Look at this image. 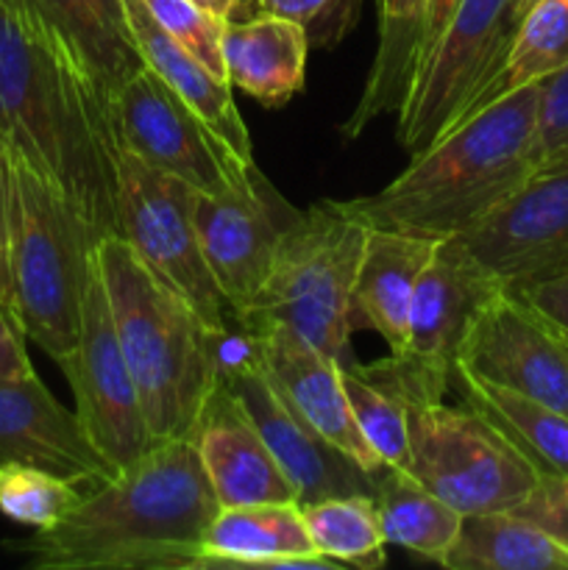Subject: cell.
<instances>
[{
	"mask_svg": "<svg viewBox=\"0 0 568 570\" xmlns=\"http://www.w3.org/2000/svg\"><path fill=\"white\" fill-rule=\"evenodd\" d=\"M0 139L70 200L95 243L120 237L115 100L61 48L33 0H0Z\"/></svg>",
	"mask_w": 568,
	"mask_h": 570,
	"instance_id": "cell-1",
	"label": "cell"
},
{
	"mask_svg": "<svg viewBox=\"0 0 568 570\" xmlns=\"http://www.w3.org/2000/svg\"><path fill=\"white\" fill-rule=\"evenodd\" d=\"M215 490L193 440L154 443L53 529L9 543L37 570H204Z\"/></svg>",
	"mask_w": 568,
	"mask_h": 570,
	"instance_id": "cell-2",
	"label": "cell"
},
{
	"mask_svg": "<svg viewBox=\"0 0 568 570\" xmlns=\"http://www.w3.org/2000/svg\"><path fill=\"white\" fill-rule=\"evenodd\" d=\"M540 81L484 109L410 156L388 187L343 200L371 228L449 239L482 220L538 170Z\"/></svg>",
	"mask_w": 568,
	"mask_h": 570,
	"instance_id": "cell-3",
	"label": "cell"
},
{
	"mask_svg": "<svg viewBox=\"0 0 568 570\" xmlns=\"http://www.w3.org/2000/svg\"><path fill=\"white\" fill-rule=\"evenodd\" d=\"M95 256L150 438L193 440L221 384V343L228 328H212L117 234L98 239Z\"/></svg>",
	"mask_w": 568,
	"mask_h": 570,
	"instance_id": "cell-4",
	"label": "cell"
},
{
	"mask_svg": "<svg viewBox=\"0 0 568 570\" xmlns=\"http://www.w3.org/2000/svg\"><path fill=\"white\" fill-rule=\"evenodd\" d=\"M365 237L368 226L343 200L312 204L282 237L271 273L237 326H287L343 367L356 365L351 289Z\"/></svg>",
	"mask_w": 568,
	"mask_h": 570,
	"instance_id": "cell-5",
	"label": "cell"
},
{
	"mask_svg": "<svg viewBox=\"0 0 568 570\" xmlns=\"http://www.w3.org/2000/svg\"><path fill=\"white\" fill-rule=\"evenodd\" d=\"M92 250L95 237L70 200L11 154V276L17 317L26 337L56 365L76 351Z\"/></svg>",
	"mask_w": 568,
	"mask_h": 570,
	"instance_id": "cell-6",
	"label": "cell"
},
{
	"mask_svg": "<svg viewBox=\"0 0 568 570\" xmlns=\"http://www.w3.org/2000/svg\"><path fill=\"white\" fill-rule=\"evenodd\" d=\"M518 31L510 0H460L401 100L399 142L421 154L488 104Z\"/></svg>",
	"mask_w": 568,
	"mask_h": 570,
	"instance_id": "cell-7",
	"label": "cell"
},
{
	"mask_svg": "<svg viewBox=\"0 0 568 570\" xmlns=\"http://www.w3.org/2000/svg\"><path fill=\"white\" fill-rule=\"evenodd\" d=\"M410 421V473L460 515L516 512L540 484L538 471L468 410L443 401L404 399Z\"/></svg>",
	"mask_w": 568,
	"mask_h": 570,
	"instance_id": "cell-8",
	"label": "cell"
},
{
	"mask_svg": "<svg viewBox=\"0 0 568 570\" xmlns=\"http://www.w3.org/2000/svg\"><path fill=\"white\" fill-rule=\"evenodd\" d=\"M198 189L148 165L131 150H117L115 209L120 237L150 273L176 289L212 328L237 326L200 250L193 200Z\"/></svg>",
	"mask_w": 568,
	"mask_h": 570,
	"instance_id": "cell-9",
	"label": "cell"
},
{
	"mask_svg": "<svg viewBox=\"0 0 568 570\" xmlns=\"http://www.w3.org/2000/svg\"><path fill=\"white\" fill-rule=\"evenodd\" d=\"M496 293L499 287L488 276L451 248L449 239H440L412 293L404 348L362 365V371L393 387L401 399L443 401L451 393L462 340L484 301Z\"/></svg>",
	"mask_w": 568,
	"mask_h": 570,
	"instance_id": "cell-10",
	"label": "cell"
},
{
	"mask_svg": "<svg viewBox=\"0 0 568 570\" xmlns=\"http://www.w3.org/2000/svg\"><path fill=\"white\" fill-rule=\"evenodd\" d=\"M221 382L232 390L282 471L295 484L298 507L315 504V501L332 499V495H373L376 479L382 473L376 476V473L365 471L360 462L326 443L301 417V412L290 404L287 395L259 365L254 337L248 332H243L239 326L228 328L221 343Z\"/></svg>",
	"mask_w": 568,
	"mask_h": 570,
	"instance_id": "cell-11",
	"label": "cell"
},
{
	"mask_svg": "<svg viewBox=\"0 0 568 570\" xmlns=\"http://www.w3.org/2000/svg\"><path fill=\"white\" fill-rule=\"evenodd\" d=\"M59 367L70 382L76 417L89 443L115 465L117 473L131 468L156 440L150 438L137 384L117 340L115 317L95 250L84 284L81 332H78L76 351Z\"/></svg>",
	"mask_w": 568,
	"mask_h": 570,
	"instance_id": "cell-12",
	"label": "cell"
},
{
	"mask_svg": "<svg viewBox=\"0 0 568 570\" xmlns=\"http://www.w3.org/2000/svg\"><path fill=\"white\" fill-rule=\"evenodd\" d=\"M115 109L123 148L198 193H228L248 181L256 167V161H245L148 65L123 83Z\"/></svg>",
	"mask_w": 568,
	"mask_h": 570,
	"instance_id": "cell-13",
	"label": "cell"
},
{
	"mask_svg": "<svg viewBox=\"0 0 568 570\" xmlns=\"http://www.w3.org/2000/svg\"><path fill=\"white\" fill-rule=\"evenodd\" d=\"M499 289L529 287L568 267V165L535 170L466 232L449 237Z\"/></svg>",
	"mask_w": 568,
	"mask_h": 570,
	"instance_id": "cell-14",
	"label": "cell"
},
{
	"mask_svg": "<svg viewBox=\"0 0 568 570\" xmlns=\"http://www.w3.org/2000/svg\"><path fill=\"white\" fill-rule=\"evenodd\" d=\"M301 212L259 167L251 170L248 181L228 193H195L193 217L200 250L232 306L234 323L254 306L278 243Z\"/></svg>",
	"mask_w": 568,
	"mask_h": 570,
	"instance_id": "cell-15",
	"label": "cell"
},
{
	"mask_svg": "<svg viewBox=\"0 0 568 570\" xmlns=\"http://www.w3.org/2000/svg\"><path fill=\"white\" fill-rule=\"evenodd\" d=\"M457 367L568 415V360L560 340L510 289L490 295L477 312Z\"/></svg>",
	"mask_w": 568,
	"mask_h": 570,
	"instance_id": "cell-16",
	"label": "cell"
},
{
	"mask_svg": "<svg viewBox=\"0 0 568 570\" xmlns=\"http://www.w3.org/2000/svg\"><path fill=\"white\" fill-rule=\"evenodd\" d=\"M9 462L45 468L84 490L117 476L84 434L76 410L61 406L39 376L0 379V465Z\"/></svg>",
	"mask_w": 568,
	"mask_h": 570,
	"instance_id": "cell-17",
	"label": "cell"
},
{
	"mask_svg": "<svg viewBox=\"0 0 568 570\" xmlns=\"http://www.w3.org/2000/svg\"><path fill=\"white\" fill-rule=\"evenodd\" d=\"M248 334L254 337L256 360L265 367L267 376L278 384L290 404L326 443H332L334 449L349 454L376 476L388 471L356 426L349 395H345L343 365L337 360L323 354L287 326H262Z\"/></svg>",
	"mask_w": 568,
	"mask_h": 570,
	"instance_id": "cell-18",
	"label": "cell"
},
{
	"mask_svg": "<svg viewBox=\"0 0 568 570\" xmlns=\"http://www.w3.org/2000/svg\"><path fill=\"white\" fill-rule=\"evenodd\" d=\"M200 465L221 507L298 504V490L226 384H217L193 432Z\"/></svg>",
	"mask_w": 568,
	"mask_h": 570,
	"instance_id": "cell-19",
	"label": "cell"
},
{
	"mask_svg": "<svg viewBox=\"0 0 568 570\" xmlns=\"http://www.w3.org/2000/svg\"><path fill=\"white\" fill-rule=\"evenodd\" d=\"M440 239L421 234L368 226L351 289V323L371 328L388 343L390 354H399L407 340V315L418 276L438 250Z\"/></svg>",
	"mask_w": 568,
	"mask_h": 570,
	"instance_id": "cell-20",
	"label": "cell"
},
{
	"mask_svg": "<svg viewBox=\"0 0 568 570\" xmlns=\"http://www.w3.org/2000/svg\"><path fill=\"white\" fill-rule=\"evenodd\" d=\"M334 566L315 549L304 512L293 501L221 507L206 529L204 570Z\"/></svg>",
	"mask_w": 568,
	"mask_h": 570,
	"instance_id": "cell-21",
	"label": "cell"
},
{
	"mask_svg": "<svg viewBox=\"0 0 568 570\" xmlns=\"http://www.w3.org/2000/svg\"><path fill=\"white\" fill-rule=\"evenodd\" d=\"M223 67L232 89L265 106H284L304 89L310 39L295 20L265 11L223 28Z\"/></svg>",
	"mask_w": 568,
	"mask_h": 570,
	"instance_id": "cell-22",
	"label": "cell"
},
{
	"mask_svg": "<svg viewBox=\"0 0 568 570\" xmlns=\"http://www.w3.org/2000/svg\"><path fill=\"white\" fill-rule=\"evenodd\" d=\"M42 20L109 100L145 65L123 0H33Z\"/></svg>",
	"mask_w": 568,
	"mask_h": 570,
	"instance_id": "cell-23",
	"label": "cell"
},
{
	"mask_svg": "<svg viewBox=\"0 0 568 570\" xmlns=\"http://www.w3.org/2000/svg\"><path fill=\"white\" fill-rule=\"evenodd\" d=\"M126 3L128 26L145 65L161 78L170 89L182 95L184 104L193 106L245 161H254V145L245 128L243 115L234 104L232 83L212 76L198 59L187 53L165 28L159 26L145 0H123Z\"/></svg>",
	"mask_w": 568,
	"mask_h": 570,
	"instance_id": "cell-24",
	"label": "cell"
},
{
	"mask_svg": "<svg viewBox=\"0 0 568 570\" xmlns=\"http://www.w3.org/2000/svg\"><path fill=\"white\" fill-rule=\"evenodd\" d=\"M451 390L460 404L488 421L540 479H568V415L516 390L499 387L454 367Z\"/></svg>",
	"mask_w": 568,
	"mask_h": 570,
	"instance_id": "cell-25",
	"label": "cell"
},
{
	"mask_svg": "<svg viewBox=\"0 0 568 570\" xmlns=\"http://www.w3.org/2000/svg\"><path fill=\"white\" fill-rule=\"evenodd\" d=\"M379 42L360 104L343 122V137L360 139L379 117L395 115L418 67L429 0H376Z\"/></svg>",
	"mask_w": 568,
	"mask_h": 570,
	"instance_id": "cell-26",
	"label": "cell"
},
{
	"mask_svg": "<svg viewBox=\"0 0 568 570\" xmlns=\"http://www.w3.org/2000/svg\"><path fill=\"white\" fill-rule=\"evenodd\" d=\"M449 570H568V549L518 512L462 515Z\"/></svg>",
	"mask_w": 568,
	"mask_h": 570,
	"instance_id": "cell-27",
	"label": "cell"
},
{
	"mask_svg": "<svg viewBox=\"0 0 568 570\" xmlns=\"http://www.w3.org/2000/svg\"><path fill=\"white\" fill-rule=\"evenodd\" d=\"M379 527L388 546L429 562H443L460 534L462 515L401 471H384L373 488Z\"/></svg>",
	"mask_w": 568,
	"mask_h": 570,
	"instance_id": "cell-28",
	"label": "cell"
},
{
	"mask_svg": "<svg viewBox=\"0 0 568 570\" xmlns=\"http://www.w3.org/2000/svg\"><path fill=\"white\" fill-rule=\"evenodd\" d=\"M301 512L315 549L337 566L379 570L388 562V540L368 493L332 495L301 507Z\"/></svg>",
	"mask_w": 568,
	"mask_h": 570,
	"instance_id": "cell-29",
	"label": "cell"
},
{
	"mask_svg": "<svg viewBox=\"0 0 568 570\" xmlns=\"http://www.w3.org/2000/svg\"><path fill=\"white\" fill-rule=\"evenodd\" d=\"M562 65H568V0H538L518 22L505 67L488 92V104L512 89L543 81Z\"/></svg>",
	"mask_w": 568,
	"mask_h": 570,
	"instance_id": "cell-30",
	"label": "cell"
},
{
	"mask_svg": "<svg viewBox=\"0 0 568 570\" xmlns=\"http://www.w3.org/2000/svg\"><path fill=\"white\" fill-rule=\"evenodd\" d=\"M345 395L362 438L390 471L410 473V421L407 404L393 387L362 371V365L343 367Z\"/></svg>",
	"mask_w": 568,
	"mask_h": 570,
	"instance_id": "cell-31",
	"label": "cell"
},
{
	"mask_svg": "<svg viewBox=\"0 0 568 570\" xmlns=\"http://www.w3.org/2000/svg\"><path fill=\"white\" fill-rule=\"evenodd\" d=\"M84 499L81 484L37 465H0V512L33 532L53 529Z\"/></svg>",
	"mask_w": 568,
	"mask_h": 570,
	"instance_id": "cell-32",
	"label": "cell"
},
{
	"mask_svg": "<svg viewBox=\"0 0 568 570\" xmlns=\"http://www.w3.org/2000/svg\"><path fill=\"white\" fill-rule=\"evenodd\" d=\"M150 14L159 20V26L187 50L193 59H198L212 76L226 81V67H223V22L200 9L193 0H145Z\"/></svg>",
	"mask_w": 568,
	"mask_h": 570,
	"instance_id": "cell-33",
	"label": "cell"
},
{
	"mask_svg": "<svg viewBox=\"0 0 568 570\" xmlns=\"http://www.w3.org/2000/svg\"><path fill=\"white\" fill-rule=\"evenodd\" d=\"M362 0H265V11L295 20L310 48H334L360 20Z\"/></svg>",
	"mask_w": 568,
	"mask_h": 570,
	"instance_id": "cell-34",
	"label": "cell"
},
{
	"mask_svg": "<svg viewBox=\"0 0 568 570\" xmlns=\"http://www.w3.org/2000/svg\"><path fill=\"white\" fill-rule=\"evenodd\" d=\"M568 165V65L540 81L538 170Z\"/></svg>",
	"mask_w": 568,
	"mask_h": 570,
	"instance_id": "cell-35",
	"label": "cell"
},
{
	"mask_svg": "<svg viewBox=\"0 0 568 570\" xmlns=\"http://www.w3.org/2000/svg\"><path fill=\"white\" fill-rule=\"evenodd\" d=\"M516 512L538 523L568 549V479H540L532 495Z\"/></svg>",
	"mask_w": 568,
	"mask_h": 570,
	"instance_id": "cell-36",
	"label": "cell"
},
{
	"mask_svg": "<svg viewBox=\"0 0 568 570\" xmlns=\"http://www.w3.org/2000/svg\"><path fill=\"white\" fill-rule=\"evenodd\" d=\"M0 306L20 323L14 276H11V154L3 139H0Z\"/></svg>",
	"mask_w": 568,
	"mask_h": 570,
	"instance_id": "cell-37",
	"label": "cell"
},
{
	"mask_svg": "<svg viewBox=\"0 0 568 570\" xmlns=\"http://www.w3.org/2000/svg\"><path fill=\"white\" fill-rule=\"evenodd\" d=\"M518 298L529 306L538 317H543L551 328L568 334V267L555 276L535 282L518 289Z\"/></svg>",
	"mask_w": 568,
	"mask_h": 570,
	"instance_id": "cell-38",
	"label": "cell"
},
{
	"mask_svg": "<svg viewBox=\"0 0 568 570\" xmlns=\"http://www.w3.org/2000/svg\"><path fill=\"white\" fill-rule=\"evenodd\" d=\"M26 340L20 323L0 306V379L37 376L26 351Z\"/></svg>",
	"mask_w": 568,
	"mask_h": 570,
	"instance_id": "cell-39",
	"label": "cell"
},
{
	"mask_svg": "<svg viewBox=\"0 0 568 570\" xmlns=\"http://www.w3.org/2000/svg\"><path fill=\"white\" fill-rule=\"evenodd\" d=\"M193 3L209 11L212 17H217L223 26H234V22L254 20V17L265 14V0H193Z\"/></svg>",
	"mask_w": 568,
	"mask_h": 570,
	"instance_id": "cell-40",
	"label": "cell"
},
{
	"mask_svg": "<svg viewBox=\"0 0 568 570\" xmlns=\"http://www.w3.org/2000/svg\"><path fill=\"white\" fill-rule=\"evenodd\" d=\"M460 3V0H429L427 6V17H423V33H421V48H418V65H421L423 59H427V53L432 50V45L438 42L440 31L445 28V22H449L451 11H454V6ZM418 70V67H415Z\"/></svg>",
	"mask_w": 568,
	"mask_h": 570,
	"instance_id": "cell-41",
	"label": "cell"
},
{
	"mask_svg": "<svg viewBox=\"0 0 568 570\" xmlns=\"http://www.w3.org/2000/svg\"><path fill=\"white\" fill-rule=\"evenodd\" d=\"M510 3H512V14H516L518 22H521V17L527 14V11L532 9V6L538 3V0H510Z\"/></svg>",
	"mask_w": 568,
	"mask_h": 570,
	"instance_id": "cell-42",
	"label": "cell"
},
{
	"mask_svg": "<svg viewBox=\"0 0 568 570\" xmlns=\"http://www.w3.org/2000/svg\"><path fill=\"white\" fill-rule=\"evenodd\" d=\"M555 334H557V340H560V345H562V354H566V360H568V334L557 332V328H555Z\"/></svg>",
	"mask_w": 568,
	"mask_h": 570,
	"instance_id": "cell-43",
	"label": "cell"
}]
</instances>
